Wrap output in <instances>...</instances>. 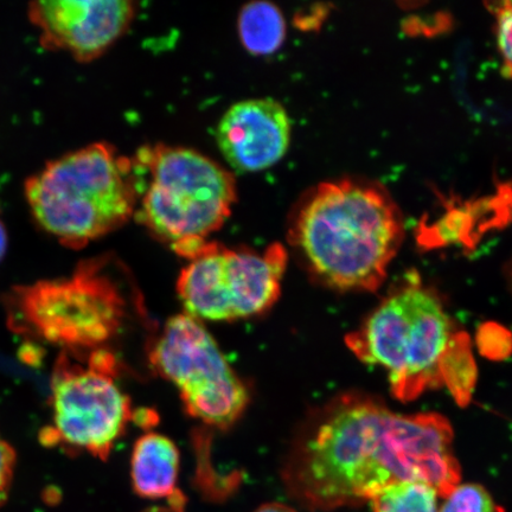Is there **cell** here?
Instances as JSON below:
<instances>
[{
	"instance_id": "obj_2",
	"label": "cell",
	"mask_w": 512,
	"mask_h": 512,
	"mask_svg": "<svg viewBox=\"0 0 512 512\" xmlns=\"http://www.w3.org/2000/svg\"><path fill=\"white\" fill-rule=\"evenodd\" d=\"M345 341L362 362L387 371L402 402L441 386L459 405L471 400L476 364L469 336L454 330L439 298L418 281L390 294Z\"/></svg>"
},
{
	"instance_id": "obj_10",
	"label": "cell",
	"mask_w": 512,
	"mask_h": 512,
	"mask_svg": "<svg viewBox=\"0 0 512 512\" xmlns=\"http://www.w3.org/2000/svg\"><path fill=\"white\" fill-rule=\"evenodd\" d=\"M134 12L126 0H40L28 6L41 46L82 63L104 55L130 27Z\"/></svg>"
},
{
	"instance_id": "obj_19",
	"label": "cell",
	"mask_w": 512,
	"mask_h": 512,
	"mask_svg": "<svg viewBox=\"0 0 512 512\" xmlns=\"http://www.w3.org/2000/svg\"><path fill=\"white\" fill-rule=\"evenodd\" d=\"M9 247V235L8 230H6L5 224L2 220H0V261L4 259L6 252H8Z\"/></svg>"
},
{
	"instance_id": "obj_11",
	"label": "cell",
	"mask_w": 512,
	"mask_h": 512,
	"mask_svg": "<svg viewBox=\"0 0 512 512\" xmlns=\"http://www.w3.org/2000/svg\"><path fill=\"white\" fill-rule=\"evenodd\" d=\"M291 120L283 106L270 98L238 102L217 126V145L236 172L270 169L284 158L291 143Z\"/></svg>"
},
{
	"instance_id": "obj_6",
	"label": "cell",
	"mask_w": 512,
	"mask_h": 512,
	"mask_svg": "<svg viewBox=\"0 0 512 512\" xmlns=\"http://www.w3.org/2000/svg\"><path fill=\"white\" fill-rule=\"evenodd\" d=\"M105 266V260H88L68 278L16 287L12 319L22 331L63 350L101 349L126 316L124 294Z\"/></svg>"
},
{
	"instance_id": "obj_17",
	"label": "cell",
	"mask_w": 512,
	"mask_h": 512,
	"mask_svg": "<svg viewBox=\"0 0 512 512\" xmlns=\"http://www.w3.org/2000/svg\"><path fill=\"white\" fill-rule=\"evenodd\" d=\"M16 467L14 448L0 435V505L8 499Z\"/></svg>"
},
{
	"instance_id": "obj_1",
	"label": "cell",
	"mask_w": 512,
	"mask_h": 512,
	"mask_svg": "<svg viewBox=\"0 0 512 512\" xmlns=\"http://www.w3.org/2000/svg\"><path fill=\"white\" fill-rule=\"evenodd\" d=\"M283 476L312 510L370 501L401 482L425 483L446 498L462 478L444 416L396 414L361 394L342 395L307 421Z\"/></svg>"
},
{
	"instance_id": "obj_14",
	"label": "cell",
	"mask_w": 512,
	"mask_h": 512,
	"mask_svg": "<svg viewBox=\"0 0 512 512\" xmlns=\"http://www.w3.org/2000/svg\"><path fill=\"white\" fill-rule=\"evenodd\" d=\"M438 492L420 482L387 486L370 498L373 512H438Z\"/></svg>"
},
{
	"instance_id": "obj_16",
	"label": "cell",
	"mask_w": 512,
	"mask_h": 512,
	"mask_svg": "<svg viewBox=\"0 0 512 512\" xmlns=\"http://www.w3.org/2000/svg\"><path fill=\"white\" fill-rule=\"evenodd\" d=\"M496 36L505 66L512 73V3H503L496 9Z\"/></svg>"
},
{
	"instance_id": "obj_7",
	"label": "cell",
	"mask_w": 512,
	"mask_h": 512,
	"mask_svg": "<svg viewBox=\"0 0 512 512\" xmlns=\"http://www.w3.org/2000/svg\"><path fill=\"white\" fill-rule=\"evenodd\" d=\"M86 354L76 357L73 351L63 350L57 358L50 386L53 426L42 440L105 460L136 419V412L119 387L111 352L101 348Z\"/></svg>"
},
{
	"instance_id": "obj_5",
	"label": "cell",
	"mask_w": 512,
	"mask_h": 512,
	"mask_svg": "<svg viewBox=\"0 0 512 512\" xmlns=\"http://www.w3.org/2000/svg\"><path fill=\"white\" fill-rule=\"evenodd\" d=\"M138 220L188 260L232 214V172L187 147H145L133 160Z\"/></svg>"
},
{
	"instance_id": "obj_13",
	"label": "cell",
	"mask_w": 512,
	"mask_h": 512,
	"mask_svg": "<svg viewBox=\"0 0 512 512\" xmlns=\"http://www.w3.org/2000/svg\"><path fill=\"white\" fill-rule=\"evenodd\" d=\"M238 28L242 46L255 56L273 55L285 42V18L270 2L247 4L240 12Z\"/></svg>"
},
{
	"instance_id": "obj_9",
	"label": "cell",
	"mask_w": 512,
	"mask_h": 512,
	"mask_svg": "<svg viewBox=\"0 0 512 512\" xmlns=\"http://www.w3.org/2000/svg\"><path fill=\"white\" fill-rule=\"evenodd\" d=\"M152 368L175 384L192 418L227 430L246 411L249 395L213 336L200 320L172 317L152 344Z\"/></svg>"
},
{
	"instance_id": "obj_8",
	"label": "cell",
	"mask_w": 512,
	"mask_h": 512,
	"mask_svg": "<svg viewBox=\"0 0 512 512\" xmlns=\"http://www.w3.org/2000/svg\"><path fill=\"white\" fill-rule=\"evenodd\" d=\"M286 262L279 243L259 253L208 242L179 275V298L187 315L198 320L230 322L260 315L280 296Z\"/></svg>"
},
{
	"instance_id": "obj_3",
	"label": "cell",
	"mask_w": 512,
	"mask_h": 512,
	"mask_svg": "<svg viewBox=\"0 0 512 512\" xmlns=\"http://www.w3.org/2000/svg\"><path fill=\"white\" fill-rule=\"evenodd\" d=\"M403 240V221L380 185L341 179L311 191L291 242L317 278L338 290L376 291Z\"/></svg>"
},
{
	"instance_id": "obj_21",
	"label": "cell",
	"mask_w": 512,
	"mask_h": 512,
	"mask_svg": "<svg viewBox=\"0 0 512 512\" xmlns=\"http://www.w3.org/2000/svg\"><path fill=\"white\" fill-rule=\"evenodd\" d=\"M145 512H181V511H177L175 509H172V508H152L150 510H147Z\"/></svg>"
},
{
	"instance_id": "obj_18",
	"label": "cell",
	"mask_w": 512,
	"mask_h": 512,
	"mask_svg": "<svg viewBox=\"0 0 512 512\" xmlns=\"http://www.w3.org/2000/svg\"><path fill=\"white\" fill-rule=\"evenodd\" d=\"M482 338L479 339L480 349L491 357L508 356L512 350V337L509 331L499 328L496 331L495 339L492 337L490 325L483 326Z\"/></svg>"
},
{
	"instance_id": "obj_4",
	"label": "cell",
	"mask_w": 512,
	"mask_h": 512,
	"mask_svg": "<svg viewBox=\"0 0 512 512\" xmlns=\"http://www.w3.org/2000/svg\"><path fill=\"white\" fill-rule=\"evenodd\" d=\"M32 219L64 247L80 249L114 232L136 214L133 160L107 143L68 152L24 182Z\"/></svg>"
},
{
	"instance_id": "obj_15",
	"label": "cell",
	"mask_w": 512,
	"mask_h": 512,
	"mask_svg": "<svg viewBox=\"0 0 512 512\" xmlns=\"http://www.w3.org/2000/svg\"><path fill=\"white\" fill-rule=\"evenodd\" d=\"M439 512H498L494 499L483 486L477 484L458 485L445 498Z\"/></svg>"
},
{
	"instance_id": "obj_20",
	"label": "cell",
	"mask_w": 512,
	"mask_h": 512,
	"mask_svg": "<svg viewBox=\"0 0 512 512\" xmlns=\"http://www.w3.org/2000/svg\"><path fill=\"white\" fill-rule=\"evenodd\" d=\"M255 512H297L291 509L290 507H287V505L280 504V503H270L262 505L261 508L256 510Z\"/></svg>"
},
{
	"instance_id": "obj_12",
	"label": "cell",
	"mask_w": 512,
	"mask_h": 512,
	"mask_svg": "<svg viewBox=\"0 0 512 512\" xmlns=\"http://www.w3.org/2000/svg\"><path fill=\"white\" fill-rule=\"evenodd\" d=\"M134 491L145 498H168L170 508L184 512L185 499L177 489L179 451L174 441L158 433L137 440L132 453Z\"/></svg>"
}]
</instances>
